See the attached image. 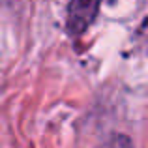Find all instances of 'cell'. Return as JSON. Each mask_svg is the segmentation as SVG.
Returning <instances> with one entry per match:
<instances>
[{
  "label": "cell",
  "mask_w": 148,
  "mask_h": 148,
  "mask_svg": "<svg viewBox=\"0 0 148 148\" xmlns=\"http://www.w3.org/2000/svg\"><path fill=\"white\" fill-rule=\"evenodd\" d=\"M101 0H69L66 28L71 36H81L98 17Z\"/></svg>",
  "instance_id": "1"
}]
</instances>
